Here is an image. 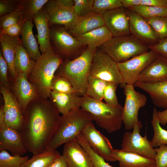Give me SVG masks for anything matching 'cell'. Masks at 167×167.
Here are the masks:
<instances>
[{
  "label": "cell",
  "instance_id": "1",
  "mask_svg": "<svg viewBox=\"0 0 167 167\" xmlns=\"http://www.w3.org/2000/svg\"><path fill=\"white\" fill-rule=\"evenodd\" d=\"M60 113L50 99L37 96L30 103L19 131L27 151L33 155L45 150L57 129Z\"/></svg>",
  "mask_w": 167,
  "mask_h": 167
},
{
  "label": "cell",
  "instance_id": "2",
  "mask_svg": "<svg viewBox=\"0 0 167 167\" xmlns=\"http://www.w3.org/2000/svg\"><path fill=\"white\" fill-rule=\"evenodd\" d=\"M63 62L61 55L52 47L41 54L36 61L28 80L34 87L38 97L50 99L51 82Z\"/></svg>",
  "mask_w": 167,
  "mask_h": 167
},
{
  "label": "cell",
  "instance_id": "3",
  "mask_svg": "<svg viewBox=\"0 0 167 167\" xmlns=\"http://www.w3.org/2000/svg\"><path fill=\"white\" fill-rule=\"evenodd\" d=\"M80 107L88 113L93 121L109 133L120 130L123 123V107L112 105L87 96L80 97Z\"/></svg>",
  "mask_w": 167,
  "mask_h": 167
},
{
  "label": "cell",
  "instance_id": "4",
  "mask_svg": "<svg viewBox=\"0 0 167 167\" xmlns=\"http://www.w3.org/2000/svg\"><path fill=\"white\" fill-rule=\"evenodd\" d=\"M92 121L91 115L80 107L62 115L57 129L44 151L55 149L76 139Z\"/></svg>",
  "mask_w": 167,
  "mask_h": 167
},
{
  "label": "cell",
  "instance_id": "5",
  "mask_svg": "<svg viewBox=\"0 0 167 167\" xmlns=\"http://www.w3.org/2000/svg\"><path fill=\"white\" fill-rule=\"evenodd\" d=\"M95 51L88 48L77 57L63 61L55 74L67 78L76 94L80 97L86 95L91 65Z\"/></svg>",
  "mask_w": 167,
  "mask_h": 167
},
{
  "label": "cell",
  "instance_id": "6",
  "mask_svg": "<svg viewBox=\"0 0 167 167\" xmlns=\"http://www.w3.org/2000/svg\"><path fill=\"white\" fill-rule=\"evenodd\" d=\"M148 45L132 35L113 37L101 50L117 63L124 62L149 51Z\"/></svg>",
  "mask_w": 167,
  "mask_h": 167
},
{
  "label": "cell",
  "instance_id": "7",
  "mask_svg": "<svg viewBox=\"0 0 167 167\" xmlns=\"http://www.w3.org/2000/svg\"><path fill=\"white\" fill-rule=\"evenodd\" d=\"M90 75L107 82L120 85L126 84L123 81L117 63L101 49L94 52L91 65Z\"/></svg>",
  "mask_w": 167,
  "mask_h": 167
},
{
  "label": "cell",
  "instance_id": "8",
  "mask_svg": "<svg viewBox=\"0 0 167 167\" xmlns=\"http://www.w3.org/2000/svg\"><path fill=\"white\" fill-rule=\"evenodd\" d=\"M74 5L73 0H49L44 8L49 16V26L60 24L68 31L71 29L79 18Z\"/></svg>",
  "mask_w": 167,
  "mask_h": 167
},
{
  "label": "cell",
  "instance_id": "9",
  "mask_svg": "<svg viewBox=\"0 0 167 167\" xmlns=\"http://www.w3.org/2000/svg\"><path fill=\"white\" fill-rule=\"evenodd\" d=\"M122 88L125 96L123 107V122L125 129L130 130L139 121V110L146 104L147 98L144 94L136 91L133 85L125 84Z\"/></svg>",
  "mask_w": 167,
  "mask_h": 167
},
{
  "label": "cell",
  "instance_id": "10",
  "mask_svg": "<svg viewBox=\"0 0 167 167\" xmlns=\"http://www.w3.org/2000/svg\"><path fill=\"white\" fill-rule=\"evenodd\" d=\"M143 126L139 121L133 128L132 132H125L123 136L121 145L122 150L137 153L155 160L156 152L152 146L146 135L142 136L140 134Z\"/></svg>",
  "mask_w": 167,
  "mask_h": 167
},
{
  "label": "cell",
  "instance_id": "11",
  "mask_svg": "<svg viewBox=\"0 0 167 167\" xmlns=\"http://www.w3.org/2000/svg\"><path fill=\"white\" fill-rule=\"evenodd\" d=\"M158 54L150 50L124 62L117 63L124 83L132 85L137 81L140 73L156 58Z\"/></svg>",
  "mask_w": 167,
  "mask_h": 167
},
{
  "label": "cell",
  "instance_id": "12",
  "mask_svg": "<svg viewBox=\"0 0 167 167\" xmlns=\"http://www.w3.org/2000/svg\"><path fill=\"white\" fill-rule=\"evenodd\" d=\"M82 134L92 149L105 160L116 161L114 155V149L109 140L96 129L92 122L86 127Z\"/></svg>",
  "mask_w": 167,
  "mask_h": 167
},
{
  "label": "cell",
  "instance_id": "13",
  "mask_svg": "<svg viewBox=\"0 0 167 167\" xmlns=\"http://www.w3.org/2000/svg\"><path fill=\"white\" fill-rule=\"evenodd\" d=\"M49 37L56 52L66 57L72 56L79 48L84 46L64 27L50 28Z\"/></svg>",
  "mask_w": 167,
  "mask_h": 167
},
{
  "label": "cell",
  "instance_id": "14",
  "mask_svg": "<svg viewBox=\"0 0 167 167\" xmlns=\"http://www.w3.org/2000/svg\"><path fill=\"white\" fill-rule=\"evenodd\" d=\"M0 92L4 100L2 107L6 125L19 131L23 117L21 107L15 94L7 87L1 85Z\"/></svg>",
  "mask_w": 167,
  "mask_h": 167
},
{
  "label": "cell",
  "instance_id": "15",
  "mask_svg": "<svg viewBox=\"0 0 167 167\" xmlns=\"http://www.w3.org/2000/svg\"><path fill=\"white\" fill-rule=\"evenodd\" d=\"M126 9L129 18L131 34L148 45L157 43L160 39L146 19L137 13Z\"/></svg>",
  "mask_w": 167,
  "mask_h": 167
},
{
  "label": "cell",
  "instance_id": "16",
  "mask_svg": "<svg viewBox=\"0 0 167 167\" xmlns=\"http://www.w3.org/2000/svg\"><path fill=\"white\" fill-rule=\"evenodd\" d=\"M102 16L105 26L113 37L131 34L129 17L123 6L108 11Z\"/></svg>",
  "mask_w": 167,
  "mask_h": 167
},
{
  "label": "cell",
  "instance_id": "17",
  "mask_svg": "<svg viewBox=\"0 0 167 167\" xmlns=\"http://www.w3.org/2000/svg\"><path fill=\"white\" fill-rule=\"evenodd\" d=\"M62 155L67 167H93L89 155L76 139L64 144Z\"/></svg>",
  "mask_w": 167,
  "mask_h": 167
},
{
  "label": "cell",
  "instance_id": "18",
  "mask_svg": "<svg viewBox=\"0 0 167 167\" xmlns=\"http://www.w3.org/2000/svg\"><path fill=\"white\" fill-rule=\"evenodd\" d=\"M137 81L153 83L167 81V58L158 54L140 73Z\"/></svg>",
  "mask_w": 167,
  "mask_h": 167
},
{
  "label": "cell",
  "instance_id": "19",
  "mask_svg": "<svg viewBox=\"0 0 167 167\" xmlns=\"http://www.w3.org/2000/svg\"><path fill=\"white\" fill-rule=\"evenodd\" d=\"M0 150H7L12 155H22L27 150L19 131L6 126L0 130Z\"/></svg>",
  "mask_w": 167,
  "mask_h": 167
},
{
  "label": "cell",
  "instance_id": "20",
  "mask_svg": "<svg viewBox=\"0 0 167 167\" xmlns=\"http://www.w3.org/2000/svg\"><path fill=\"white\" fill-rule=\"evenodd\" d=\"M0 42L2 55L8 65L11 76L15 80L18 75L15 64L17 48L21 42L19 36H14L0 31Z\"/></svg>",
  "mask_w": 167,
  "mask_h": 167
},
{
  "label": "cell",
  "instance_id": "21",
  "mask_svg": "<svg viewBox=\"0 0 167 167\" xmlns=\"http://www.w3.org/2000/svg\"><path fill=\"white\" fill-rule=\"evenodd\" d=\"M133 85L146 92L156 107L167 109V81L155 83L137 81Z\"/></svg>",
  "mask_w": 167,
  "mask_h": 167
},
{
  "label": "cell",
  "instance_id": "22",
  "mask_svg": "<svg viewBox=\"0 0 167 167\" xmlns=\"http://www.w3.org/2000/svg\"><path fill=\"white\" fill-rule=\"evenodd\" d=\"M33 20L37 30L40 50L43 54L52 47L50 41L49 16L44 7L34 16Z\"/></svg>",
  "mask_w": 167,
  "mask_h": 167
},
{
  "label": "cell",
  "instance_id": "23",
  "mask_svg": "<svg viewBox=\"0 0 167 167\" xmlns=\"http://www.w3.org/2000/svg\"><path fill=\"white\" fill-rule=\"evenodd\" d=\"M14 87L15 94L24 113L28 104L38 96L34 86L24 75L18 74Z\"/></svg>",
  "mask_w": 167,
  "mask_h": 167
},
{
  "label": "cell",
  "instance_id": "24",
  "mask_svg": "<svg viewBox=\"0 0 167 167\" xmlns=\"http://www.w3.org/2000/svg\"><path fill=\"white\" fill-rule=\"evenodd\" d=\"M114 155L120 167H156L155 160L134 152L114 149Z\"/></svg>",
  "mask_w": 167,
  "mask_h": 167
},
{
  "label": "cell",
  "instance_id": "25",
  "mask_svg": "<svg viewBox=\"0 0 167 167\" xmlns=\"http://www.w3.org/2000/svg\"><path fill=\"white\" fill-rule=\"evenodd\" d=\"M105 26L102 15L92 12L79 17L72 29L68 31L75 36Z\"/></svg>",
  "mask_w": 167,
  "mask_h": 167
},
{
  "label": "cell",
  "instance_id": "26",
  "mask_svg": "<svg viewBox=\"0 0 167 167\" xmlns=\"http://www.w3.org/2000/svg\"><path fill=\"white\" fill-rule=\"evenodd\" d=\"M74 37L84 46L87 45L88 48L95 51L97 47L101 46L113 36L105 26L84 34Z\"/></svg>",
  "mask_w": 167,
  "mask_h": 167
},
{
  "label": "cell",
  "instance_id": "27",
  "mask_svg": "<svg viewBox=\"0 0 167 167\" xmlns=\"http://www.w3.org/2000/svg\"><path fill=\"white\" fill-rule=\"evenodd\" d=\"M81 97L76 93H66L51 91L50 99L62 115L80 107Z\"/></svg>",
  "mask_w": 167,
  "mask_h": 167
},
{
  "label": "cell",
  "instance_id": "28",
  "mask_svg": "<svg viewBox=\"0 0 167 167\" xmlns=\"http://www.w3.org/2000/svg\"><path fill=\"white\" fill-rule=\"evenodd\" d=\"M32 21L27 20L23 26L21 34V44L31 58L36 61L41 56L39 47L32 31Z\"/></svg>",
  "mask_w": 167,
  "mask_h": 167
},
{
  "label": "cell",
  "instance_id": "29",
  "mask_svg": "<svg viewBox=\"0 0 167 167\" xmlns=\"http://www.w3.org/2000/svg\"><path fill=\"white\" fill-rule=\"evenodd\" d=\"M35 62L21 42L17 48L15 59V66L18 74L22 75L28 79Z\"/></svg>",
  "mask_w": 167,
  "mask_h": 167
},
{
  "label": "cell",
  "instance_id": "30",
  "mask_svg": "<svg viewBox=\"0 0 167 167\" xmlns=\"http://www.w3.org/2000/svg\"><path fill=\"white\" fill-rule=\"evenodd\" d=\"M61 156L56 149L44 151L33 155L20 167H48L53 161Z\"/></svg>",
  "mask_w": 167,
  "mask_h": 167
},
{
  "label": "cell",
  "instance_id": "31",
  "mask_svg": "<svg viewBox=\"0 0 167 167\" xmlns=\"http://www.w3.org/2000/svg\"><path fill=\"white\" fill-rule=\"evenodd\" d=\"M157 112L156 108L154 107L151 121L154 135L150 141L154 148L163 145H167V131L161 126L157 116Z\"/></svg>",
  "mask_w": 167,
  "mask_h": 167
},
{
  "label": "cell",
  "instance_id": "32",
  "mask_svg": "<svg viewBox=\"0 0 167 167\" xmlns=\"http://www.w3.org/2000/svg\"><path fill=\"white\" fill-rule=\"evenodd\" d=\"M108 82L89 75L86 90V95L97 100L102 101L104 91Z\"/></svg>",
  "mask_w": 167,
  "mask_h": 167
},
{
  "label": "cell",
  "instance_id": "33",
  "mask_svg": "<svg viewBox=\"0 0 167 167\" xmlns=\"http://www.w3.org/2000/svg\"><path fill=\"white\" fill-rule=\"evenodd\" d=\"M137 13L145 19L155 17H167V6H138L126 9Z\"/></svg>",
  "mask_w": 167,
  "mask_h": 167
},
{
  "label": "cell",
  "instance_id": "34",
  "mask_svg": "<svg viewBox=\"0 0 167 167\" xmlns=\"http://www.w3.org/2000/svg\"><path fill=\"white\" fill-rule=\"evenodd\" d=\"M49 0H18V4L24 6V14L28 20H33L34 16L44 6Z\"/></svg>",
  "mask_w": 167,
  "mask_h": 167
},
{
  "label": "cell",
  "instance_id": "35",
  "mask_svg": "<svg viewBox=\"0 0 167 167\" xmlns=\"http://www.w3.org/2000/svg\"><path fill=\"white\" fill-rule=\"evenodd\" d=\"M76 139L89 155L93 167H114L106 162L105 160L94 151L86 142L82 134L78 135Z\"/></svg>",
  "mask_w": 167,
  "mask_h": 167
},
{
  "label": "cell",
  "instance_id": "36",
  "mask_svg": "<svg viewBox=\"0 0 167 167\" xmlns=\"http://www.w3.org/2000/svg\"><path fill=\"white\" fill-rule=\"evenodd\" d=\"M28 159V156L11 155L6 150H1L0 152V167H20Z\"/></svg>",
  "mask_w": 167,
  "mask_h": 167
},
{
  "label": "cell",
  "instance_id": "37",
  "mask_svg": "<svg viewBox=\"0 0 167 167\" xmlns=\"http://www.w3.org/2000/svg\"><path fill=\"white\" fill-rule=\"evenodd\" d=\"M17 7L13 11L0 17V29H2L19 22L25 16L24 7L18 4Z\"/></svg>",
  "mask_w": 167,
  "mask_h": 167
},
{
  "label": "cell",
  "instance_id": "38",
  "mask_svg": "<svg viewBox=\"0 0 167 167\" xmlns=\"http://www.w3.org/2000/svg\"><path fill=\"white\" fill-rule=\"evenodd\" d=\"M122 6L121 0H94L92 12L103 15L108 11Z\"/></svg>",
  "mask_w": 167,
  "mask_h": 167
},
{
  "label": "cell",
  "instance_id": "39",
  "mask_svg": "<svg viewBox=\"0 0 167 167\" xmlns=\"http://www.w3.org/2000/svg\"><path fill=\"white\" fill-rule=\"evenodd\" d=\"M51 91L62 93H76L71 84L67 78L56 74L51 82Z\"/></svg>",
  "mask_w": 167,
  "mask_h": 167
},
{
  "label": "cell",
  "instance_id": "40",
  "mask_svg": "<svg viewBox=\"0 0 167 167\" xmlns=\"http://www.w3.org/2000/svg\"><path fill=\"white\" fill-rule=\"evenodd\" d=\"M145 19L156 32L160 40L167 37V17H155Z\"/></svg>",
  "mask_w": 167,
  "mask_h": 167
},
{
  "label": "cell",
  "instance_id": "41",
  "mask_svg": "<svg viewBox=\"0 0 167 167\" xmlns=\"http://www.w3.org/2000/svg\"><path fill=\"white\" fill-rule=\"evenodd\" d=\"M74 11L78 17L92 12L94 0H73Z\"/></svg>",
  "mask_w": 167,
  "mask_h": 167
},
{
  "label": "cell",
  "instance_id": "42",
  "mask_svg": "<svg viewBox=\"0 0 167 167\" xmlns=\"http://www.w3.org/2000/svg\"><path fill=\"white\" fill-rule=\"evenodd\" d=\"M118 86L114 83L108 82L103 94V99L105 103L112 105H117L119 104L116 93Z\"/></svg>",
  "mask_w": 167,
  "mask_h": 167
},
{
  "label": "cell",
  "instance_id": "43",
  "mask_svg": "<svg viewBox=\"0 0 167 167\" xmlns=\"http://www.w3.org/2000/svg\"><path fill=\"white\" fill-rule=\"evenodd\" d=\"M156 167H167V145H163L154 148Z\"/></svg>",
  "mask_w": 167,
  "mask_h": 167
},
{
  "label": "cell",
  "instance_id": "44",
  "mask_svg": "<svg viewBox=\"0 0 167 167\" xmlns=\"http://www.w3.org/2000/svg\"><path fill=\"white\" fill-rule=\"evenodd\" d=\"M28 20L24 16L19 22L2 29L0 31L9 36H18L21 34V32L25 22Z\"/></svg>",
  "mask_w": 167,
  "mask_h": 167
},
{
  "label": "cell",
  "instance_id": "45",
  "mask_svg": "<svg viewBox=\"0 0 167 167\" xmlns=\"http://www.w3.org/2000/svg\"><path fill=\"white\" fill-rule=\"evenodd\" d=\"M128 4L130 7L138 6H167V0H129Z\"/></svg>",
  "mask_w": 167,
  "mask_h": 167
},
{
  "label": "cell",
  "instance_id": "46",
  "mask_svg": "<svg viewBox=\"0 0 167 167\" xmlns=\"http://www.w3.org/2000/svg\"><path fill=\"white\" fill-rule=\"evenodd\" d=\"M18 0H0V17L8 14L16 9L18 6Z\"/></svg>",
  "mask_w": 167,
  "mask_h": 167
},
{
  "label": "cell",
  "instance_id": "47",
  "mask_svg": "<svg viewBox=\"0 0 167 167\" xmlns=\"http://www.w3.org/2000/svg\"><path fill=\"white\" fill-rule=\"evenodd\" d=\"M148 46L150 50L167 58V37L160 40L157 43L154 45Z\"/></svg>",
  "mask_w": 167,
  "mask_h": 167
},
{
  "label": "cell",
  "instance_id": "48",
  "mask_svg": "<svg viewBox=\"0 0 167 167\" xmlns=\"http://www.w3.org/2000/svg\"><path fill=\"white\" fill-rule=\"evenodd\" d=\"M8 65L4 59L1 50H0V78L1 85L6 87L8 86L7 72Z\"/></svg>",
  "mask_w": 167,
  "mask_h": 167
},
{
  "label": "cell",
  "instance_id": "49",
  "mask_svg": "<svg viewBox=\"0 0 167 167\" xmlns=\"http://www.w3.org/2000/svg\"><path fill=\"white\" fill-rule=\"evenodd\" d=\"M48 167H67L66 163L62 155L53 161Z\"/></svg>",
  "mask_w": 167,
  "mask_h": 167
},
{
  "label": "cell",
  "instance_id": "50",
  "mask_svg": "<svg viewBox=\"0 0 167 167\" xmlns=\"http://www.w3.org/2000/svg\"><path fill=\"white\" fill-rule=\"evenodd\" d=\"M157 116L160 124L165 125L167 124V109L157 112Z\"/></svg>",
  "mask_w": 167,
  "mask_h": 167
},
{
  "label": "cell",
  "instance_id": "51",
  "mask_svg": "<svg viewBox=\"0 0 167 167\" xmlns=\"http://www.w3.org/2000/svg\"><path fill=\"white\" fill-rule=\"evenodd\" d=\"M5 122V115L2 107L0 108V130L6 126Z\"/></svg>",
  "mask_w": 167,
  "mask_h": 167
}]
</instances>
